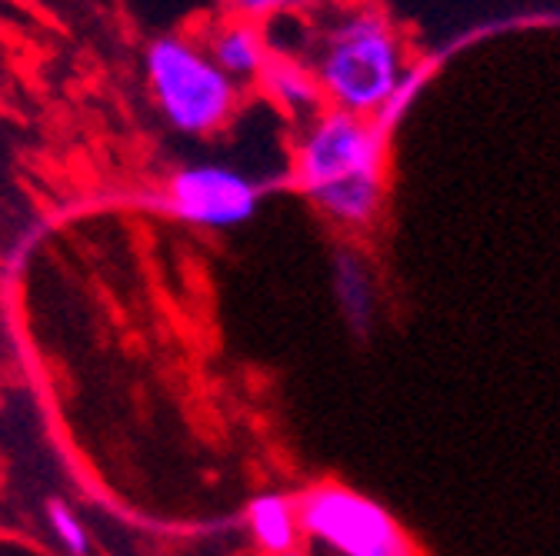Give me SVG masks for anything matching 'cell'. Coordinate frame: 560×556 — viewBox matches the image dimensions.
<instances>
[{
	"label": "cell",
	"mask_w": 560,
	"mask_h": 556,
	"mask_svg": "<svg viewBox=\"0 0 560 556\" xmlns=\"http://www.w3.org/2000/svg\"><path fill=\"white\" fill-rule=\"evenodd\" d=\"M387 137L367 121L327 110L304 134L294 157V184L311 194L324 184H338L357 174H384Z\"/></svg>",
	"instance_id": "cell-4"
},
{
	"label": "cell",
	"mask_w": 560,
	"mask_h": 556,
	"mask_svg": "<svg viewBox=\"0 0 560 556\" xmlns=\"http://www.w3.org/2000/svg\"><path fill=\"white\" fill-rule=\"evenodd\" d=\"M257 184L231 171V166H184V171L171 177L160 197V210L207 231H228L247 224L257 213Z\"/></svg>",
	"instance_id": "cell-5"
},
{
	"label": "cell",
	"mask_w": 560,
	"mask_h": 556,
	"mask_svg": "<svg viewBox=\"0 0 560 556\" xmlns=\"http://www.w3.org/2000/svg\"><path fill=\"white\" fill-rule=\"evenodd\" d=\"M147 81L167 124L181 134H210L234 110V84L191 40H154L147 47Z\"/></svg>",
	"instance_id": "cell-2"
},
{
	"label": "cell",
	"mask_w": 560,
	"mask_h": 556,
	"mask_svg": "<svg viewBox=\"0 0 560 556\" xmlns=\"http://www.w3.org/2000/svg\"><path fill=\"white\" fill-rule=\"evenodd\" d=\"M210 53L207 58L214 61V67L228 77L231 84L234 81H251V77H260L264 64H267V47H264V37L254 24H244V21H231V24H220L214 34H210Z\"/></svg>",
	"instance_id": "cell-6"
},
{
	"label": "cell",
	"mask_w": 560,
	"mask_h": 556,
	"mask_svg": "<svg viewBox=\"0 0 560 556\" xmlns=\"http://www.w3.org/2000/svg\"><path fill=\"white\" fill-rule=\"evenodd\" d=\"M294 507L301 530L341 556H411L394 517L348 486H311Z\"/></svg>",
	"instance_id": "cell-3"
},
{
	"label": "cell",
	"mask_w": 560,
	"mask_h": 556,
	"mask_svg": "<svg viewBox=\"0 0 560 556\" xmlns=\"http://www.w3.org/2000/svg\"><path fill=\"white\" fill-rule=\"evenodd\" d=\"M247 527L257 546L270 556H288L297 546V507L284 493H260L247 507Z\"/></svg>",
	"instance_id": "cell-8"
},
{
	"label": "cell",
	"mask_w": 560,
	"mask_h": 556,
	"mask_svg": "<svg viewBox=\"0 0 560 556\" xmlns=\"http://www.w3.org/2000/svg\"><path fill=\"white\" fill-rule=\"evenodd\" d=\"M270 97L277 103H284L288 110H311L320 103V84L317 77H311L304 67L291 64V61H267L260 71Z\"/></svg>",
	"instance_id": "cell-10"
},
{
	"label": "cell",
	"mask_w": 560,
	"mask_h": 556,
	"mask_svg": "<svg viewBox=\"0 0 560 556\" xmlns=\"http://www.w3.org/2000/svg\"><path fill=\"white\" fill-rule=\"evenodd\" d=\"M231 4L244 14V17H264V14H273L280 8H288L291 0H231Z\"/></svg>",
	"instance_id": "cell-13"
},
{
	"label": "cell",
	"mask_w": 560,
	"mask_h": 556,
	"mask_svg": "<svg viewBox=\"0 0 560 556\" xmlns=\"http://www.w3.org/2000/svg\"><path fill=\"white\" fill-rule=\"evenodd\" d=\"M333 294H338V304H341L351 330L364 337L374 323V287H370V276L354 250L333 254Z\"/></svg>",
	"instance_id": "cell-9"
},
{
	"label": "cell",
	"mask_w": 560,
	"mask_h": 556,
	"mask_svg": "<svg viewBox=\"0 0 560 556\" xmlns=\"http://www.w3.org/2000/svg\"><path fill=\"white\" fill-rule=\"evenodd\" d=\"M404 50L380 14H351L330 30L317 84L333 107L354 118H374L404 77Z\"/></svg>",
	"instance_id": "cell-1"
},
{
	"label": "cell",
	"mask_w": 560,
	"mask_h": 556,
	"mask_svg": "<svg viewBox=\"0 0 560 556\" xmlns=\"http://www.w3.org/2000/svg\"><path fill=\"white\" fill-rule=\"evenodd\" d=\"M327 217L348 227H364L377 217L384 200V174H357L338 184H324L307 194Z\"/></svg>",
	"instance_id": "cell-7"
},
{
	"label": "cell",
	"mask_w": 560,
	"mask_h": 556,
	"mask_svg": "<svg viewBox=\"0 0 560 556\" xmlns=\"http://www.w3.org/2000/svg\"><path fill=\"white\" fill-rule=\"evenodd\" d=\"M47 523H50L53 536H58V543L68 549V556H87L90 553V536L64 499H58V496L47 499Z\"/></svg>",
	"instance_id": "cell-12"
},
{
	"label": "cell",
	"mask_w": 560,
	"mask_h": 556,
	"mask_svg": "<svg viewBox=\"0 0 560 556\" xmlns=\"http://www.w3.org/2000/svg\"><path fill=\"white\" fill-rule=\"evenodd\" d=\"M437 67V61H421L417 67H411V71H404V77H401V84L394 87V94H390L387 100H384V107L374 114V127L384 134V137H390L394 134V127L401 124V118L407 114V107H411V100L417 97V90L424 87V81H427V74Z\"/></svg>",
	"instance_id": "cell-11"
}]
</instances>
